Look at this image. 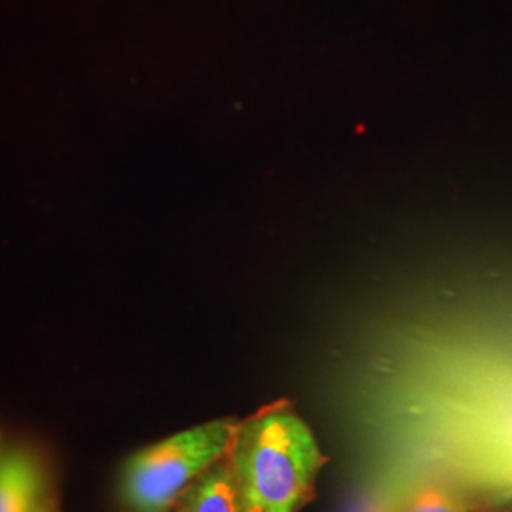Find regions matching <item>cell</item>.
Listing matches in <instances>:
<instances>
[{
	"label": "cell",
	"instance_id": "1",
	"mask_svg": "<svg viewBox=\"0 0 512 512\" xmlns=\"http://www.w3.org/2000/svg\"><path fill=\"white\" fill-rule=\"evenodd\" d=\"M228 461L243 512H300L329 458L287 401L236 423Z\"/></svg>",
	"mask_w": 512,
	"mask_h": 512
},
{
	"label": "cell",
	"instance_id": "7",
	"mask_svg": "<svg viewBox=\"0 0 512 512\" xmlns=\"http://www.w3.org/2000/svg\"><path fill=\"white\" fill-rule=\"evenodd\" d=\"M38 512H55V511H52V509H50V507H48V505H46V507H42V509H40V511Z\"/></svg>",
	"mask_w": 512,
	"mask_h": 512
},
{
	"label": "cell",
	"instance_id": "3",
	"mask_svg": "<svg viewBox=\"0 0 512 512\" xmlns=\"http://www.w3.org/2000/svg\"><path fill=\"white\" fill-rule=\"evenodd\" d=\"M48 475L27 448L0 450V512H38L46 507Z\"/></svg>",
	"mask_w": 512,
	"mask_h": 512
},
{
	"label": "cell",
	"instance_id": "6",
	"mask_svg": "<svg viewBox=\"0 0 512 512\" xmlns=\"http://www.w3.org/2000/svg\"><path fill=\"white\" fill-rule=\"evenodd\" d=\"M475 512H512V503H505V505H480V503H476Z\"/></svg>",
	"mask_w": 512,
	"mask_h": 512
},
{
	"label": "cell",
	"instance_id": "4",
	"mask_svg": "<svg viewBox=\"0 0 512 512\" xmlns=\"http://www.w3.org/2000/svg\"><path fill=\"white\" fill-rule=\"evenodd\" d=\"M173 512H243L228 456L184 490Z\"/></svg>",
	"mask_w": 512,
	"mask_h": 512
},
{
	"label": "cell",
	"instance_id": "5",
	"mask_svg": "<svg viewBox=\"0 0 512 512\" xmlns=\"http://www.w3.org/2000/svg\"><path fill=\"white\" fill-rule=\"evenodd\" d=\"M476 501L454 486L421 490L403 512H475Z\"/></svg>",
	"mask_w": 512,
	"mask_h": 512
},
{
	"label": "cell",
	"instance_id": "2",
	"mask_svg": "<svg viewBox=\"0 0 512 512\" xmlns=\"http://www.w3.org/2000/svg\"><path fill=\"white\" fill-rule=\"evenodd\" d=\"M236 420H211L135 452L124 463L118 499L126 512H173L184 490L232 446Z\"/></svg>",
	"mask_w": 512,
	"mask_h": 512
}]
</instances>
